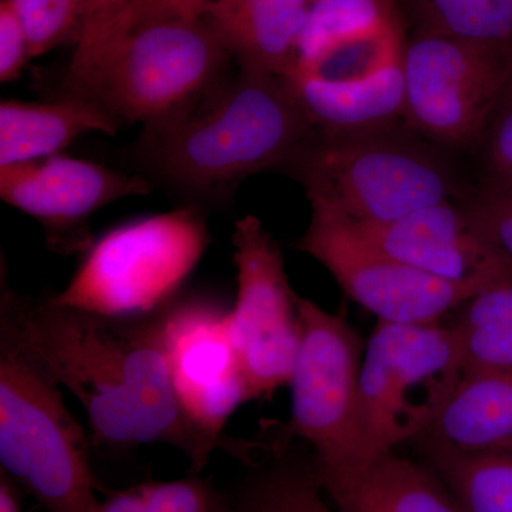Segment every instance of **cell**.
Here are the masks:
<instances>
[{
  "label": "cell",
  "instance_id": "1",
  "mask_svg": "<svg viewBox=\"0 0 512 512\" xmlns=\"http://www.w3.org/2000/svg\"><path fill=\"white\" fill-rule=\"evenodd\" d=\"M167 306L151 315L114 318L3 286L0 336L79 400L94 444H164L190 460L191 473L201 474L212 453L175 394L165 350Z\"/></svg>",
  "mask_w": 512,
  "mask_h": 512
},
{
  "label": "cell",
  "instance_id": "2",
  "mask_svg": "<svg viewBox=\"0 0 512 512\" xmlns=\"http://www.w3.org/2000/svg\"><path fill=\"white\" fill-rule=\"evenodd\" d=\"M313 130L284 77L241 69L180 116L143 128L134 156L151 184L221 210L249 175L288 164Z\"/></svg>",
  "mask_w": 512,
  "mask_h": 512
},
{
  "label": "cell",
  "instance_id": "3",
  "mask_svg": "<svg viewBox=\"0 0 512 512\" xmlns=\"http://www.w3.org/2000/svg\"><path fill=\"white\" fill-rule=\"evenodd\" d=\"M229 60L204 18L156 23L74 52L59 96L90 101L121 126L153 127L224 82Z\"/></svg>",
  "mask_w": 512,
  "mask_h": 512
},
{
  "label": "cell",
  "instance_id": "4",
  "mask_svg": "<svg viewBox=\"0 0 512 512\" xmlns=\"http://www.w3.org/2000/svg\"><path fill=\"white\" fill-rule=\"evenodd\" d=\"M0 466L45 512H93L99 504L89 441L62 387L3 336Z\"/></svg>",
  "mask_w": 512,
  "mask_h": 512
},
{
  "label": "cell",
  "instance_id": "5",
  "mask_svg": "<svg viewBox=\"0 0 512 512\" xmlns=\"http://www.w3.org/2000/svg\"><path fill=\"white\" fill-rule=\"evenodd\" d=\"M211 241L208 211L197 205L128 222L94 241L50 299L114 318L151 315L178 298Z\"/></svg>",
  "mask_w": 512,
  "mask_h": 512
},
{
  "label": "cell",
  "instance_id": "6",
  "mask_svg": "<svg viewBox=\"0 0 512 512\" xmlns=\"http://www.w3.org/2000/svg\"><path fill=\"white\" fill-rule=\"evenodd\" d=\"M463 376L453 326L377 320L360 370V423L370 454L423 436Z\"/></svg>",
  "mask_w": 512,
  "mask_h": 512
},
{
  "label": "cell",
  "instance_id": "7",
  "mask_svg": "<svg viewBox=\"0 0 512 512\" xmlns=\"http://www.w3.org/2000/svg\"><path fill=\"white\" fill-rule=\"evenodd\" d=\"M377 133L309 141L288 163L309 201L356 224H384L453 200V180L439 161Z\"/></svg>",
  "mask_w": 512,
  "mask_h": 512
},
{
  "label": "cell",
  "instance_id": "8",
  "mask_svg": "<svg viewBox=\"0 0 512 512\" xmlns=\"http://www.w3.org/2000/svg\"><path fill=\"white\" fill-rule=\"evenodd\" d=\"M301 346L291 382V417L269 446L301 440L313 464L338 468L372 458L360 423V370L365 345L345 312H328L298 296Z\"/></svg>",
  "mask_w": 512,
  "mask_h": 512
},
{
  "label": "cell",
  "instance_id": "9",
  "mask_svg": "<svg viewBox=\"0 0 512 512\" xmlns=\"http://www.w3.org/2000/svg\"><path fill=\"white\" fill-rule=\"evenodd\" d=\"M406 45L399 16L299 52L284 79L328 137L376 133L404 117Z\"/></svg>",
  "mask_w": 512,
  "mask_h": 512
},
{
  "label": "cell",
  "instance_id": "10",
  "mask_svg": "<svg viewBox=\"0 0 512 512\" xmlns=\"http://www.w3.org/2000/svg\"><path fill=\"white\" fill-rule=\"evenodd\" d=\"M238 291L228 309V332L251 399L271 397L291 382L301 346L298 293L289 285L274 237L252 215L232 235Z\"/></svg>",
  "mask_w": 512,
  "mask_h": 512
},
{
  "label": "cell",
  "instance_id": "11",
  "mask_svg": "<svg viewBox=\"0 0 512 512\" xmlns=\"http://www.w3.org/2000/svg\"><path fill=\"white\" fill-rule=\"evenodd\" d=\"M510 50L417 33L404 50V119L441 143H473L503 103Z\"/></svg>",
  "mask_w": 512,
  "mask_h": 512
},
{
  "label": "cell",
  "instance_id": "12",
  "mask_svg": "<svg viewBox=\"0 0 512 512\" xmlns=\"http://www.w3.org/2000/svg\"><path fill=\"white\" fill-rule=\"evenodd\" d=\"M311 202V222L299 251L320 262L349 299L377 320L404 325L439 323L478 295L404 264L370 242L345 217Z\"/></svg>",
  "mask_w": 512,
  "mask_h": 512
},
{
  "label": "cell",
  "instance_id": "13",
  "mask_svg": "<svg viewBox=\"0 0 512 512\" xmlns=\"http://www.w3.org/2000/svg\"><path fill=\"white\" fill-rule=\"evenodd\" d=\"M228 309L210 296H178L167 306L165 350L185 419L212 454L227 448L225 426L251 392L227 323Z\"/></svg>",
  "mask_w": 512,
  "mask_h": 512
},
{
  "label": "cell",
  "instance_id": "14",
  "mask_svg": "<svg viewBox=\"0 0 512 512\" xmlns=\"http://www.w3.org/2000/svg\"><path fill=\"white\" fill-rule=\"evenodd\" d=\"M153 187L143 175L62 154L0 167V198L35 218L50 251L64 256L86 254L92 247L94 212L121 198L150 194Z\"/></svg>",
  "mask_w": 512,
  "mask_h": 512
},
{
  "label": "cell",
  "instance_id": "15",
  "mask_svg": "<svg viewBox=\"0 0 512 512\" xmlns=\"http://www.w3.org/2000/svg\"><path fill=\"white\" fill-rule=\"evenodd\" d=\"M352 224L387 254L450 284L480 293L512 281V262L488 237L473 207L454 200L384 224Z\"/></svg>",
  "mask_w": 512,
  "mask_h": 512
},
{
  "label": "cell",
  "instance_id": "16",
  "mask_svg": "<svg viewBox=\"0 0 512 512\" xmlns=\"http://www.w3.org/2000/svg\"><path fill=\"white\" fill-rule=\"evenodd\" d=\"M313 470L339 512H466L429 466L394 451L345 467L313 464Z\"/></svg>",
  "mask_w": 512,
  "mask_h": 512
},
{
  "label": "cell",
  "instance_id": "17",
  "mask_svg": "<svg viewBox=\"0 0 512 512\" xmlns=\"http://www.w3.org/2000/svg\"><path fill=\"white\" fill-rule=\"evenodd\" d=\"M311 0H212L204 18L241 69L286 77Z\"/></svg>",
  "mask_w": 512,
  "mask_h": 512
},
{
  "label": "cell",
  "instance_id": "18",
  "mask_svg": "<svg viewBox=\"0 0 512 512\" xmlns=\"http://www.w3.org/2000/svg\"><path fill=\"white\" fill-rule=\"evenodd\" d=\"M414 443L467 454L512 453V375L466 373Z\"/></svg>",
  "mask_w": 512,
  "mask_h": 512
},
{
  "label": "cell",
  "instance_id": "19",
  "mask_svg": "<svg viewBox=\"0 0 512 512\" xmlns=\"http://www.w3.org/2000/svg\"><path fill=\"white\" fill-rule=\"evenodd\" d=\"M119 121L96 104L72 96L47 103L2 100L0 167L57 156L90 131L114 136Z\"/></svg>",
  "mask_w": 512,
  "mask_h": 512
},
{
  "label": "cell",
  "instance_id": "20",
  "mask_svg": "<svg viewBox=\"0 0 512 512\" xmlns=\"http://www.w3.org/2000/svg\"><path fill=\"white\" fill-rule=\"evenodd\" d=\"M458 311L453 329L464 375H512V281L485 289Z\"/></svg>",
  "mask_w": 512,
  "mask_h": 512
},
{
  "label": "cell",
  "instance_id": "21",
  "mask_svg": "<svg viewBox=\"0 0 512 512\" xmlns=\"http://www.w3.org/2000/svg\"><path fill=\"white\" fill-rule=\"evenodd\" d=\"M419 444L424 464L466 512H512V453L467 454Z\"/></svg>",
  "mask_w": 512,
  "mask_h": 512
},
{
  "label": "cell",
  "instance_id": "22",
  "mask_svg": "<svg viewBox=\"0 0 512 512\" xmlns=\"http://www.w3.org/2000/svg\"><path fill=\"white\" fill-rule=\"evenodd\" d=\"M288 450L269 448L274 460L229 494L231 512H339L323 493L312 461L291 460Z\"/></svg>",
  "mask_w": 512,
  "mask_h": 512
},
{
  "label": "cell",
  "instance_id": "23",
  "mask_svg": "<svg viewBox=\"0 0 512 512\" xmlns=\"http://www.w3.org/2000/svg\"><path fill=\"white\" fill-rule=\"evenodd\" d=\"M420 35L512 46V0H410Z\"/></svg>",
  "mask_w": 512,
  "mask_h": 512
},
{
  "label": "cell",
  "instance_id": "24",
  "mask_svg": "<svg viewBox=\"0 0 512 512\" xmlns=\"http://www.w3.org/2000/svg\"><path fill=\"white\" fill-rule=\"evenodd\" d=\"M93 512H231V500L210 477L191 473L111 491Z\"/></svg>",
  "mask_w": 512,
  "mask_h": 512
},
{
  "label": "cell",
  "instance_id": "25",
  "mask_svg": "<svg viewBox=\"0 0 512 512\" xmlns=\"http://www.w3.org/2000/svg\"><path fill=\"white\" fill-rule=\"evenodd\" d=\"M28 35L30 55L82 39L89 0H12Z\"/></svg>",
  "mask_w": 512,
  "mask_h": 512
},
{
  "label": "cell",
  "instance_id": "26",
  "mask_svg": "<svg viewBox=\"0 0 512 512\" xmlns=\"http://www.w3.org/2000/svg\"><path fill=\"white\" fill-rule=\"evenodd\" d=\"M211 2L212 0H127L96 42L84 49H74V52H82L104 40L126 35L156 23L202 18Z\"/></svg>",
  "mask_w": 512,
  "mask_h": 512
},
{
  "label": "cell",
  "instance_id": "27",
  "mask_svg": "<svg viewBox=\"0 0 512 512\" xmlns=\"http://www.w3.org/2000/svg\"><path fill=\"white\" fill-rule=\"evenodd\" d=\"M32 59L28 35L12 0L0 2V82L18 79Z\"/></svg>",
  "mask_w": 512,
  "mask_h": 512
},
{
  "label": "cell",
  "instance_id": "28",
  "mask_svg": "<svg viewBox=\"0 0 512 512\" xmlns=\"http://www.w3.org/2000/svg\"><path fill=\"white\" fill-rule=\"evenodd\" d=\"M491 241L512 262V188H494L471 205Z\"/></svg>",
  "mask_w": 512,
  "mask_h": 512
},
{
  "label": "cell",
  "instance_id": "29",
  "mask_svg": "<svg viewBox=\"0 0 512 512\" xmlns=\"http://www.w3.org/2000/svg\"><path fill=\"white\" fill-rule=\"evenodd\" d=\"M488 144V167L494 188H512V103L504 104Z\"/></svg>",
  "mask_w": 512,
  "mask_h": 512
},
{
  "label": "cell",
  "instance_id": "30",
  "mask_svg": "<svg viewBox=\"0 0 512 512\" xmlns=\"http://www.w3.org/2000/svg\"><path fill=\"white\" fill-rule=\"evenodd\" d=\"M126 2L127 0H89L82 39L74 49H84L96 42Z\"/></svg>",
  "mask_w": 512,
  "mask_h": 512
},
{
  "label": "cell",
  "instance_id": "31",
  "mask_svg": "<svg viewBox=\"0 0 512 512\" xmlns=\"http://www.w3.org/2000/svg\"><path fill=\"white\" fill-rule=\"evenodd\" d=\"M22 487L0 470V512H23Z\"/></svg>",
  "mask_w": 512,
  "mask_h": 512
},
{
  "label": "cell",
  "instance_id": "32",
  "mask_svg": "<svg viewBox=\"0 0 512 512\" xmlns=\"http://www.w3.org/2000/svg\"><path fill=\"white\" fill-rule=\"evenodd\" d=\"M512 103V46L510 50V70H508V82L507 87H505L504 99L501 106L504 104Z\"/></svg>",
  "mask_w": 512,
  "mask_h": 512
},
{
  "label": "cell",
  "instance_id": "33",
  "mask_svg": "<svg viewBox=\"0 0 512 512\" xmlns=\"http://www.w3.org/2000/svg\"><path fill=\"white\" fill-rule=\"evenodd\" d=\"M328 2V0H311V3Z\"/></svg>",
  "mask_w": 512,
  "mask_h": 512
}]
</instances>
